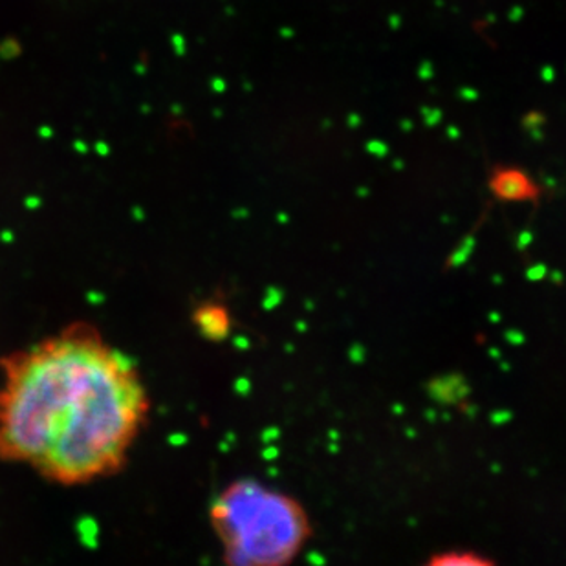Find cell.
<instances>
[{"label": "cell", "mask_w": 566, "mask_h": 566, "mask_svg": "<svg viewBox=\"0 0 566 566\" xmlns=\"http://www.w3.org/2000/svg\"><path fill=\"white\" fill-rule=\"evenodd\" d=\"M149 400L136 365L83 326L13 354L0 381V459L66 486L125 464Z\"/></svg>", "instance_id": "obj_1"}, {"label": "cell", "mask_w": 566, "mask_h": 566, "mask_svg": "<svg viewBox=\"0 0 566 566\" xmlns=\"http://www.w3.org/2000/svg\"><path fill=\"white\" fill-rule=\"evenodd\" d=\"M211 517L231 565H284L308 535L305 512L294 501L253 481L233 484Z\"/></svg>", "instance_id": "obj_2"}, {"label": "cell", "mask_w": 566, "mask_h": 566, "mask_svg": "<svg viewBox=\"0 0 566 566\" xmlns=\"http://www.w3.org/2000/svg\"><path fill=\"white\" fill-rule=\"evenodd\" d=\"M490 189L499 200L504 202H528L539 198L537 184L530 178L528 172L517 167L495 169L490 180Z\"/></svg>", "instance_id": "obj_3"}, {"label": "cell", "mask_w": 566, "mask_h": 566, "mask_svg": "<svg viewBox=\"0 0 566 566\" xmlns=\"http://www.w3.org/2000/svg\"><path fill=\"white\" fill-rule=\"evenodd\" d=\"M198 332L211 342H224L231 334V317L222 305H203L195 312Z\"/></svg>", "instance_id": "obj_4"}, {"label": "cell", "mask_w": 566, "mask_h": 566, "mask_svg": "<svg viewBox=\"0 0 566 566\" xmlns=\"http://www.w3.org/2000/svg\"><path fill=\"white\" fill-rule=\"evenodd\" d=\"M429 565L433 566H482L492 565L490 559H482V557L465 552V554H442V556L431 557Z\"/></svg>", "instance_id": "obj_5"}, {"label": "cell", "mask_w": 566, "mask_h": 566, "mask_svg": "<svg viewBox=\"0 0 566 566\" xmlns=\"http://www.w3.org/2000/svg\"><path fill=\"white\" fill-rule=\"evenodd\" d=\"M473 248H475V239L470 237V239H468V241H465L464 244H462V247L451 255V259L448 261V266L457 268L460 266V264H464V262L468 261L470 253L473 252Z\"/></svg>", "instance_id": "obj_6"}, {"label": "cell", "mask_w": 566, "mask_h": 566, "mask_svg": "<svg viewBox=\"0 0 566 566\" xmlns=\"http://www.w3.org/2000/svg\"><path fill=\"white\" fill-rule=\"evenodd\" d=\"M283 301V292L279 289H268L266 300H264V308L266 311H272L275 306H279V303Z\"/></svg>", "instance_id": "obj_7"}, {"label": "cell", "mask_w": 566, "mask_h": 566, "mask_svg": "<svg viewBox=\"0 0 566 566\" xmlns=\"http://www.w3.org/2000/svg\"><path fill=\"white\" fill-rule=\"evenodd\" d=\"M548 275V268L545 264H535V266L528 268V272H526V277L530 281H541V279H545Z\"/></svg>", "instance_id": "obj_8"}, {"label": "cell", "mask_w": 566, "mask_h": 566, "mask_svg": "<svg viewBox=\"0 0 566 566\" xmlns=\"http://www.w3.org/2000/svg\"><path fill=\"white\" fill-rule=\"evenodd\" d=\"M235 390L239 395L247 396L250 395V390H252V384H250V379L248 378H239L235 381Z\"/></svg>", "instance_id": "obj_9"}, {"label": "cell", "mask_w": 566, "mask_h": 566, "mask_svg": "<svg viewBox=\"0 0 566 566\" xmlns=\"http://www.w3.org/2000/svg\"><path fill=\"white\" fill-rule=\"evenodd\" d=\"M507 342L512 343V345H523L524 343V336L521 334V332L517 331H510L506 334Z\"/></svg>", "instance_id": "obj_10"}, {"label": "cell", "mask_w": 566, "mask_h": 566, "mask_svg": "<svg viewBox=\"0 0 566 566\" xmlns=\"http://www.w3.org/2000/svg\"><path fill=\"white\" fill-rule=\"evenodd\" d=\"M510 418H512V412H507V411L493 412L492 422L493 423H506V422H510Z\"/></svg>", "instance_id": "obj_11"}, {"label": "cell", "mask_w": 566, "mask_h": 566, "mask_svg": "<svg viewBox=\"0 0 566 566\" xmlns=\"http://www.w3.org/2000/svg\"><path fill=\"white\" fill-rule=\"evenodd\" d=\"M534 241V235H532V231H523V235L518 237V248L524 250V248H528Z\"/></svg>", "instance_id": "obj_12"}, {"label": "cell", "mask_w": 566, "mask_h": 566, "mask_svg": "<svg viewBox=\"0 0 566 566\" xmlns=\"http://www.w3.org/2000/svg\"><path fill=\"white\" fill-rule=\"evenodd\" d=\"M279 449L275 446H268L264 451H262V459L268 460V462H272V460L277 459Z\"/></svg>", "instance_id": "obj_13"}, {"label": "cell", "mask_w": 566, "mask_h": 566, "mask_svg": "<svg viewBox=\"0 0 566 566\" xmlns=\"http://www.w3.org/2000/svg\"><path fill=\"white\" fill-rule=\"evenodd\" d=\"M279 434H281V431H279L277 428H270L262 433V440H264V442H273V440L279 439Z\"/></svg>", "instance_id": "obj_14"}, {"label": "cell", "mask_w": 566, "mask_h": 566, "mask_svg": "<svg viewBox=\"0 0 566 566\" xmlns=\"http://www.w3.org/2000/svg\"><path fill=\"white\" fill-rule=\"evenodd\" d=\"M350 358H353L354 364H361V361H364V348L356 345V347L350 350Z\"/></svg>", "instance_id": "obj_15"}, {"label": "cell", "mask_w": 566, "mask_h": 566, "mask_svg": "<svg viewBox=\"0 0 566 566\" xmlns=\"http://www.w3.org/2000/svg\"><path fill=\"white\" fill-rule=\"evenodd\" d=\"M233 345H235L237 348H241V350L250 348V342H248L247 337H235Z\"/></svg>", "instance_id": "obj_16"}, {"label": "cell", "mask_w": 566, "mask_h": 566, "mask_svg": "<svg viewBox=\"0 0 566 566\" xmlns=\"http://www.w3.org/2000/svg\"><path fill=\"white\" fill-rule=\"evenodd\" d=\"M308 562L314 563V565H325L326 559L323 556H319V554H311L308 556Z\"/></svg>", "instance_id": "obj_17"}, {"label": "cell", "mask_w": 566, "mask_h": 566, "mask_svg": "<svg viewBox=\"0 0 566 566\" xmlns=\"http://www.w3.org/2000/svg\"><path fill=\"white\" fill-rule=\"evenodd\" d=\"M490 319L495 321V323H499V321H501V317H499V314H492L490 315Z\"/></svg>", "instance_id": "obj_18"}]
</instances>
